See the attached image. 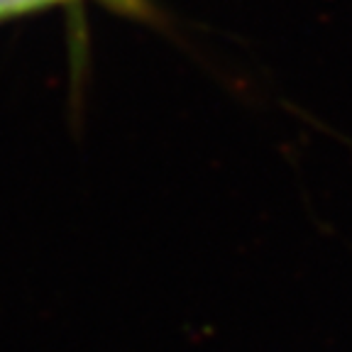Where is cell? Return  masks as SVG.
Instances as JSON below:
<instances>
[{
	"instance_id": "6da1fadb",
	"label": "cell",
	"mask_w": 352,
	"mask_h": 352,
	"mask_svg": "<svg viewBox=\"0 0 352 352\" xmlns=\"http://www.w3.org/2000/svg\"><path fill=\"white\" fill-rule=\"evenodd\" d=\"M54 6L72 8V0H0V22L15 20V17L30 15V12H37V10H47V8H54Z\"/></svg>"
},
{
	"instance_id": "7a4b0ae2",
	"label": "cell",
	"mask_w": 352,
	"mask_h": 352,
	"mask_svg": "<svg viewBox=\"0 0 352 352\" xmlns=\"http://www.w3.org/2000/svg\"><path fill=\"white\" fill-rule=\"evenodd\" d=\"M103 3L108 8H113V10L122 12V15L144 17V20L154 15V8L149 6V0H103ZM78 6H81V0H72L74 12H78Z\"/></svg>"
}]
</instances>
